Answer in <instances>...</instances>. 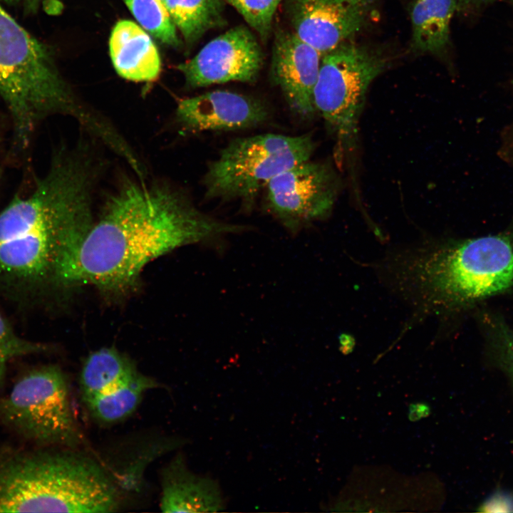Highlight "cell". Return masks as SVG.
<instances>
[{
    "label": "cell",
    "instance_id": "cell-1",
    "mask_svg": "<svg viewBox=\"0 0 513 513\" xmlns=\"http://www.w3.org/2000/svg\"><path fill=\"white\" fill-rule=\"evenodd\" d=\"M144 180L125 181L108 197L98 220L58 256L52 281L126 293L155 259L186 245L216 244L250 228L204 214L170 185Z\"/></svg>",
    "mask_w": 513,
    "mask_h": 513
},
{
    "label": "cell",
    "instance_id": "cell-2",
    "mask_svg": "<svg viewBox=\"0 0 513 513\" xmlns=\"http://www.w3.org/2000/svg\"><path fill=\"white\" fill-rule=\"evenodd\" d=\"M395 284L420 308H460L513 288V237L436 244L393 261Z\"/></svg>",
    "mask_w": 513,
    "mask_h": 513
},
{
    "label": "cell",
    "instance_id": "cell-3",
    "mask_svg": "<svg viewBox=\"0 0 513 513\" xmlns=\"http://www.w3.org/2000/svg\"><path fill=\"white\" fill-rule=\"evenodd\" d=\"M118 507L115 485L88 457L50 451L0 455V512L105 513Z\"/></svg>",
    "mask_w": 513,
    "mask_h": 513
},
{
    "label": "cell",
    "instance_id": "cell-4",
    "mask_svg": "<svg viewBox=\"0 0 513 513\" xmlns=\"http://www.w3.org/2000/svg\"><path fill=\"white\" fill-rule=\"evenodd\" d=\"M0 95L11 116L19 148L28 145L39 121L53 114L74 117L92 134L103 128L104 120L76 101L46 48L1 4Z\"/></svg>",
    "mask_w": 513,
    "mask_h": 513
},
{
    "label": "cell",
    "instance_id": "cell-5",
    "mask_svg": "<svg viewBox=\"0 0 513 513\" xmlns=\"http://www.w3.org/2000/svg\"><path fill=\"white\" fill-rule=\"evenodd\" d=\"M91 197L78 191L61 202L28 196L0 213V284L28 289L52 280L63 241L91 218Z\"/></svg>",
    "mask_w": 513,
    "mask_h": 513
},
{
    "label": "cell",
    "instance_id": "cell-6",
    "mask_svg": "<svg viewBox=\"0 0 513 513\" xmlns=\"http://www.w3.org/2000/svg\"><path fill=\"white\" fill-rule=\"evenodd\" d=\"M315 145L309 134L265 133L236 138L212 161L203 179L208 200H239L250 206L277 175L310 160Z\"/></svg>",
    "mask_w": 513,
    "mask_h": 513
},
{
    "label": "cell",
    "instance_id": "cell-7",
    "mask_svg": "<svg viewBox=\"0 0 513 513\" xmlns=\"http://www.w3.org/2000/svg\"><path fill=\"white\" fill-rule=\"evenodd\" d=\"M388 64L381 51L351 41L322 56L313 100L341 157L354 154L368 88Z\"/></svg>",
    "mask_w": 513,
    "mask_h": 513
},
{
    "label": "cell",
    "instance_id": "cell-8",
    "mask_svg": "<svg viewBox=\"0 0 513 513\" xmlns=\"http://www.w3.org/2000/svg\"><path fill=\"white\" fill-rule=\"evenodd\" d=\"M0 423L40 445L74 447L81 440L66 378L56 366L35 368L18 379L0 398Z\"/></svg>",
    "mask_w": 513,
    "mask_h": 513
},
{
    "label": "cell",
    "instance_id": "cell-9",
    "mask_svg": "<svg viewBox=\"0 0 513 513\" xmlns=\"http://www.w3.org/2000/svg\"><path fill=\"white\" fill-rule=\"evenodd\" d=\"M269 211L291 234L331 213L341 190L333 168L311 160L296 164L266 186Z\"/></svg>",
    "mask_w": 513,
    "mask_h": 513
},
{
    "label": "cell",
    "instance_id": "cell-10",
    "mask_svg": "<svg viewBox=\"0 0 513 513\" xmlns=\"http://www.w3.org/2000/svg\"><path fill=\"white\" fill-rule=\"evenodd\" d=\"M292 31L322 55L372 23L376 0H287Z\"/></svg>",
    "mask_w": 513,
    "mask_h": 513
},
{
    "label": "cell",
    "instance_id": "cell-11",
    "mask_svg": "<svg viewBox=\"0 0 513 513\" xmlns=\"http://www.w3.org/2000/svg\"><path fill=\"white\" fill-rule=\"evenodd\" d=\"M263 60L256 36L247 27L240 25L208 42L177 69L191 88L231 81L252 83L259 74Z\"/></svg>",
    "mask_w": 513,
    "mask_h": 513
},
{
    "label": "cell",
    "instance_id": "cell-12",
    "mask_svg": "<svg viewBox=\"0 0 513 513\" xmlns=\"http://www.w3.org/2000/svg\"><path fill=\"white\" fill-rule=\"evenodd\" d=\"M322 54L292 31H281L274 41L271 78L281 89L290 109L303 119L316 110L313 100Z\"/></svg>",
    "mask_w": 513,
    "mask_h": 513
},
{
    "label": "cell",
    "instance_id": "cell-13",
    "mask_svg": "<svg viewBox=\"0 0 513 513\" xmlns=\"http://www.w3.org/2000/svg\"><path fill=\"white\" fill-rule=\"evenodd\" d=\"M176 120L186 130H236L257 126L268 118L259 100L238 93L217 90L180 99Z\"/></svg>",
    "mask_w": 513,
    "mask_h": 513
},
{
    "label": "cell",
    "instance_id": "cell-14",
    "mask_svg": "<svg viewBox=\"0 0 513 513\" xmlns=\"http://www.w3.org/2000/svg\"><path fill=\"white\" fill-rule=\"evenodd\" d=\"M161 487L160 507L164 512H214L224 507L217 482L193 473L182 456L163 469Z\"/></svg>",
    "mask_w": 513,
    "mask_h": 513
},
{
    "label": "cell",
    "instance_id": "cell-15",
    "mask_svg": "<svg viewBox=\"0 0 513 513\" xmlns=\"http://www.w3.org/2000/svg\"><path fill=\"white\" fill-rule=\"evenodd\" d=\"M110 55L117 73L135 82H150L160 73L158 51L150 36L138 24L120 20L112 30Z\"/></svg>",
    "mask_w": 513,
    "mask_h": 513
},
{
    "label": "cell",
    "instance_id": "cell-16",
    "mask_svg": "<svg viewBox=\"0 0 513 513\" xmlns=\"http://www.w3.org/2000/svg\"><path fill=\"white\" fill-rule=\"evenodd\" d=\"M456 0H415L410 10L411 51L440 55L450 42V26Z\"/></svg>",
    "mask_w": 513,
    "mask_h": 513
},
{
    "label": "cell",
    "instance_id": "cell-17",
    "mask_svg": "<svg viewBox=\"0 0 513 513\" xmlns=\"http://www.w3.org/2000/svg\"><path fill=\"white\" fill-rule=\"evenodd\" d=\"M138 371L128 358L113 348L91 353L85 361L80 377L83 400L112 390Z\"/></svg>",
    "mask_w": 513,
    "mask_h": 513
},
{
    "label": "cell",
    "instance_id": "cell-18",
    "mask_svg": "<svg viewBox=\"0 0 513 513\" xmlns=\"http://www.w3.org/2000/svg\"><path fill=\"white\" fill-rule=\"evenodd\" d=\"M157 385L155 380L138 371L112 390L85 403L97 420L114 423L130 415L137 408L143 394Z\"/></svg>",
    "mask_w": 513,
    "mask_h": 513
},
{
    "label": "cell",
    "instance_id": "cell-19",
    "mask_svg": "<svg viewBox=\"0 0 513 513\" xmlns=\"http://www.w3.org/2000/svg\"><path fill=\"white\" fill-rule=\"evenodd\" d=\"M165 6L173 24L190 43L226 24L222 0H166Z\"/></svg>",
    "mask_w": 513,
    "mask_h": 513
},
{
    "label": "cell",
    "instance_id": "cell-20",
    "mask_svg": "<svg viewBox=\"0 0 513 513\" xmlns=\"http://www.w3.org/2000/svg\"><path fill=\"white\" fill-rule=\"evenodd\" d=\"M138 22L162 42L177 46L175 26L160 0H123Z\"/></svg>",
    "mask_w": 513,
    "mask_h": 513
},
{
    "label": "cell",
    "instance_id": "cell-21",
    "mask_svg": "<svg viewBox=\"0 0 513 513\" xmlns=\"http://www.w3.org/2000/svg\"><path fill=\"white\" fill-rule=\"evenodd\" d=\"M48 347L17 335L8 321L0 314V388L4 382L9 363L18 357L41 353Z\"/></svg>",
    "mask_w": 513,
    "mask_h": 513
},
{
    "label": "cell",
    "instance_id": "cell-22",
    "mask_svg": "<svg viewBox=\"0 0 513 513\" xmlns=\"http://www.w3.org/2000/svg\"><path fill=\"white\" fill-rule=\"evenodd\" d=\"M265 41L269 36L274 14L283 0H225Z\"/></svg>",
    "mask_w": 513,
    "mask_h": 513
},
{
    "label": "cell",
    "instance_id": "cell-23",
    "mask_svg": "<svg viewBox=\"0 0 513 513\" xmlns=\"http://www.w3.org/2000/svg\"><path fill=\"white\" fill-rule=\"evenodd\" d=\"M480 512H513V492L499 489L492 492L477 507Z\"/></svg>",
    "mask_w": 513,
    "mask_h": 513
},
{
    "label": "cell",
    "instance_id": "cell-24",
    "mask_svg": "<svg viewBox=\"0 0 513 513\" xmlns=\"http://www.w3.org/2000/svg\"><path fill=\"white\" fill-rule=\"evenodd\" d=\"M496 342L501 362L513 380V337L502 329Z\"/></svg>",
    "mask_w": 513,
    "mask_h": 513
},
{
    "label": "cell",
    "instance_id": "cell-25",
    "mask_svg": "<svg viewBox=\"0 0 513 513\" xmlns=\"http://www.w3.org/2000/svg\"><path fill=\"white\" fill-rule=\"evenodd\" d=\"M431 412L428 404L423 402L411 403L408 410V418L410 421H418L428 417Z\"/></svg>",
    "mask_w": 513,
    "mask_h": 513
},
{
    "label": "cell",
    "instance_id": "cell-26",
    "mask_svg": "<svg viewBox=\"0 0 513 513\" xmlns=\"http://www.w3.org/2000/svg\"><path fill=\"white\" fill-rule=\"evenodd\" d=\"M457 11L465 12L476 9L492 0H456Z\"/></svg>",
    "mask_w": 513,
    "mask_h": 513
},
{
    "label": "cell",
    "instance_id": "cell-27",
    "mask_svg": "<svg viewBox=\"0 0 513 513\" xmlns=\"http://www.w3.org/2000/svg\"><path fill=\"white\" fill-rule=\"evenodd\" d=\"M0 1H4V2H7V3H13V2H16V1H19V0H0Z\"/></svg>",
    "mask_w": 513,
    "mask_h": 513
},
{
    "label": "cell",
    "instance_id": "cell-28",
    "mask_svg": "<svg viewBox=\"0 0 513 513\" xmlns=\"http://www.w3.org/2000/svg\"><path fill=\"white\" fill-rule=\"evenodd\" d=\"M160 1L165 6L166 0H160Z\"/></svg>",
    "mask_w": 513,
    "mask_h": 513
},
{
    "label": "cell",
    "instance_id": "cell-29",
    "mask_svg": "<svg viewBox=\"0 0 513 513\" xmlns=\"http://www.w3.org/2000/svg\"><path fill=\"white\" fill-rule=\"evenodd\" d=\"M513 1V0H512Z\"/></svg>",
    "mask_w": 513,
    "mask_h": 513
}]
</instances>
